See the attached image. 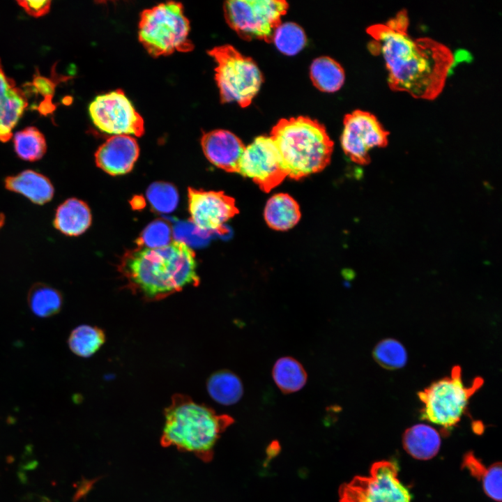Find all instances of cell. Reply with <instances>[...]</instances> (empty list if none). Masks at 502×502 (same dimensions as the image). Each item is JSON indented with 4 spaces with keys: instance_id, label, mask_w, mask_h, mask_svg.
<instances>
[{
    "instance_id": "obj_1",
    "label": "cell",
    "mask_w": 502,
    "mask_h": 502,
    "mask_svg": "<svg viewBox=\"0 0 502 502\" xmlns=\"http://www.w3.org/2000/svg\"><path fill=\"white\" fill-rule=\"evenodd\" d=\"M407 12L402 10L385 23L369 26L368 49L383 58L390 89L432 100L444 89L454 55L434 39L411 36Z\"/></svg>"
},
{
    "instance_id": "obj_2",
    "label": "cell",
    "mask_w": 502,
    "mask_h": 502,
    "mask_svg": "<svg viewBox=\"0 0 502 502\" xmlns=\"http://www.w3.org/2000/svg\"><path fill=\"white\" fill-rule=\"evenodd\" d=\"M119 271L130 290L146 301H160L199 284L195 254L185 242L178 240L162 248L129 250Z\"/></svg>"
},
{
    "instance_id": "obj_3",
    "label": "cell",
    "mask_w": 502,
    "mask_h": 502,
    "mask_svg": "<svg viewBox=\"0 0 502 502\" xmlns=\"http://www.w3.org/2000/svg\"><path fill=\"white\" fill-rule=\"evenodd\" d=\"M164 414L162 445L192 452L204 462L212 459L220 434L234 421L180 393L172 396Z\"/></svg>"
},
{
    "instance_id": "obj_4",
    "label": "cell",
    "mask_w": 502,
    "mask_h": 502,
    "mask_svg": "<svg viewBox=\"0 0 502 502\" xmlns=\"http://www.w3.org/2000/svg\"><path fill=\"white\" fill-rule=\"evenodd\" d=\"M270 137L292 179L319 172L330 162L333 142L325 126L317 120L303 116L281 119L273 127Z\"/></svg>"
},
{
    "instance_id": "obj_5",
    "label": "cell",
    "mask_w": 502,
    "mask_h": 502,
    "mask_svg": "<svg viewBox=\"0 0 502 502\" xmlns=\"http://www.w3.org/2000/svg\"><path fill=\"white\" fill-rule=\"evenodd\" d=\"M190 31V22L179 2L161 3L140 14L139 40L153 57L192 51Z\"/></svg>"
},
{
    "instance_id": "obj_6",
    "label": "cell",
    "mask_w": 502,
    "mask_h": 502,
    "mask_svg": "<svg viewBox=\"0 0 502 502\" xmlns=\"http://www.w3.org/2000/svg\"><path fill=\"white\" fill-rule=\"evenodd\" d=\"M208 54L216 63L215 79L221 102H235L241 107H248L264 82L254 61L231 45L215 47Z\"/></svg>"
},
{
    "instance_id": "obj_7",
    "label": "cell",
    "mask_w": 502,
    "mask_h": 502,
    "mask_svg": "<svg viewBox=\"0 0 502 502\" xmlns=\"http://www.w3.org/2000/svg\"><path fill=\"white\" fill-rule=\"evenodd\" d=\"M483 379L475 378L471 384H464L462 369L454 366L450 376L432 383L419 391L423 404L421 418L446 429H451L460 420L470 398L482 386Z\"/></svg>"
},
{
    "instance_id": "obj_8",
    "label": "cell",
    "mask_w": 502,
    "mask_h": 502,
    "mask_svg": "<svg viewBox=\"0 0 502 502\" xmlns=\"http://www.w3.org/2000/svg\"><path fill=\"white\" fill-rule=\"evenodd\" d=\"M289 4L283 0H231L223 5L225 19L242 39L273 42Z\"/></svg>"
},
{
    "instance_id": "obj_9",
    "label": "cell",
    "mask_w": 502,
    "mask_h": 502,
    "mask_svg": "<svg viewBox=\"0 0 502 502\" xmlns=\"http://www.w3.org/2000/svg\"><path fill=\"white\" fill-rule=\"evenodd\" d=\"M396 462H374L369 476H355L340 487V502H411V494L398 478Z\"/></svg>"
},
{
    "instance_id": "obj_10",
    "label": "cell",
    "mask_w": 502,
    "mask_h": 502,
    "mask_svg": "<svg viewBox=\"0 0 502 502\" xmlns=\"http://www.w3.org/2000/svg\"><path fill=\"white\" fill-rule=\"evenodd\" d=\"M89 112L93 124L102 132L136 137L144 133L142 117L121 89L96 97Z\"/></svg>"
},
{
    "instance_id": "obj_11",
    "label": "cell",
    "mask_w": 502,
    "mask_h": 502,
    "mask_svg": "<svg viewBox=\"0 0 502 502\" xmlns=\"http://www.w3.org/2000/svg\"><path fill=\"white\" fill-rule=\"evenodd\" d=\"M238 173L269 192L288 176L279 151L270 136H259L245 146Z\"/></svg>"
},
{
    "instance_id": "obj_12",
    "label": "cell",
    "mask_w": 502,
    "mask_h": 502,
    "mask_svg": "<svg viewBox=\"0 0 502 502\" xmlns=\"http://www.w3.org/2000/svg\"><path fill=\"white\" fill-rule=\"evenodd\" d=\"M341 146L346 155L353 162L365 165L370 162L369 151L388 144L389 135L376 117L362 110L347 114L344 119Z\"/></svg>"
},
{
    "instance_id": "obj_13",
    "label": "cell",
    "mask_w": 502,
    "mask_h": 502,
    "mask_svg": "<svg viewBox=\"0 0 502 502\" xmlns=\"http://www.w3.org/2000/svg\"><path fill=\"white\" fill-rule=\"evenodd\" d=\"M190 221L199 231H227L223 225L239 213L235 199L222 191L188 190Z\"/></svg>"
},
{
    "instance_id": "obj_14",
    "label": "cell",
    "mask_w": 502,
    "mask_h": 502,
    "mask_svg": "<svg viewBox=\"0 0 502 502\" xmlns=\"http://www.w3.org/2000/svg\"><path fill=\"white\" fill-rule=\"evenodd\" d=\"M201 145L211 163L227 172L238 173L245 146L235 134L227 130H213L202 135Z\"/></svg>"
},
{
    "instance_id": "obj_15",
    "label": "cell",
    "mask_w": 502,
    "mask_h": 502,
    "mask_svg": "<svg viewBox=\"0 0 502 502\" xmlns=\"http://www.w3.org/2000/svg\"><path fill=\"white\" fill-rule=\"evenodd\" d=\"M139 155L135 139L130 135H113L95 153L96 165L112 176L130 172Z\"/></svg>"
},
{
    "instance_id": "obj_16",
    "label": "cell",
    "mask_w": 502,
    "mask_h": 502,
    "mask_svg": "<svg viewBox=\"0 0 502 502\" xmlns=\"http://www.w3.org/2000/svg\"><path fill=\"white\" fill-rule=\"evenodd\" d=\"M28 106L25 93L4 73L0 59V142H6Z\"/></svg>"
},
{
    "instance_id": "obj_17",
    "label": "cell",
    "mask_w": 502,
    "mask_h": 502,
    "mask_svg": "<svg viewBox=\"0 0 502 502\" xmlns=\"http://www.w3.org/2000/svg\"><path fill=\"white\" fill-rule=\"evenodd\" d=\"M5 188L22 195L31 202L43 205L52 200L54 194V186L45 175L34 170L26 169L4 180Z\"/></svg>"
},
{
    "instance_id": "obj_18",
    "label": "cell",
    "mask_w": 502,
    "mask_h": 502,
    "mask_svg": "<svg viewBox=\"0 0 502 502\" xmlns=\"http://www.w3.org/2000/svg\"><path fill=\"white\" fill-rule=\"evenodd\" d=\"M91 213L82 200L69 198L56 208L53 224L61 233L77 236L84 233L91 224Z\"/></svg>"
},
{
    "instance_id": "obj_19",
    "label": "cell",
    "mask_w": 502,
    "mask_h": 502,
    "mask_svg": "<svg viewBox=\"0 0 502 502\" xmlns=\"http://www.w3.org/2000/svg\"><path fill=\"white\" fill-rule=\"evenodd\" d=\"M441 440L439 432L426 424H416L406 429L402 436L406 452L415 459L427 460L439 452Z\"/></svg>"
},
{
    "instance_id": "obj_20",
    "label": "cell",
    "mask_w": 502,
    "mask_h": 502,
    "mask_svg": "<svg viewBox=\"0 0 502 502\" xmlns=\"http://www.w3.org/2000/svg\"><path fill=\"white\" fill-rule=\"evenodd\" d=\"M264 216L270 228L286 231L299 222L301 213L298 202L291 195L277 193L268 199Z\"/></svg>"
},
{
    "instance_id": "obj_21",
    "label": "cell",
    "mask_w": 502,
    "mask_h": 502,
    "mask_svg": "<svg viewBox=\"0 0 502 502\" xmlns=\"http://www.w3.org/2000/svg\"><path fill=\"white\" fill-rule=\"evenodd\" d=\"M462 468L467 469L471 476L480 481L487 496L495 501H501V462H495L487 467L470 451L464 455Z\"/></svg>"
},
{
    "instance_id": "obj_22",
    "label": "cell",
    "mask_w": 502,
    "mask_h": 502,
    "mask_svg": "<svg viewBox=\"0 0 502 502\" xmlns=\"http://www.w3.org/2000/svg\"><path fill=\"white\" fill-rule=\"evenodd\" d=\"M310 76L317 89L327 93L340 89L345 79L342 66L329 56L315 59L310 66Z\"/></svg>"
},
{
    "instance_id": "obj_23",
    "label": "cell",
    "mask_w": 502,
    "mask_h": 502,
    "mask_svg": "<svg viewBox=\"0 0 502 502\" xmlns=\"http://www.w3.org/2000/svg\"><path fill=\"white\" fill-rule=\"evenodd\" d=\"M207 390L211 398L223 405L238 402L243 393L240 379L229 370L213 373L207 381Z\"/></svg>"
},
{
    "instance_id": "obj_24",
    "label": "cell",
    "mask_w": 502,
    "mask_h": 502,
    "mask_svg": "<svg viewBox=\"0 0 502 502\" xmlns=\"http://www.w3.org/2000/svg\"><path fill=\"white\" fill-rule=\"evenodd\" d=\"M273 378L285 394L300 390L307 382V373L299 361L292 357H282L275 363Z\"/></svg>"
},
{
    "instance_id": "obj_25",
    "label": "cell",
    "mask_w": 502,
    "mask_h": 502,
    "mask_svg": "<svg viewBox=\"0 0 502 502\" xmlns=\"http://www.w3.org/2000/svg\"><path fill=\"white\" fill-rule=\"evenodd\" d=\"M14 149L23 160L34 162L41 159L47 151L43 134L36 127L29 126L17 132L13 137Z\"/></svg>"
},
{
    "instance_id": "obj_26",
    "label": "cell",
    "mask_w": 502,
    "mask_h": 502,
    "mask_svg": "<svg viewBox=\"0 0 502 502\" xmlns=\"http://www.w3.org/2000/svg\"><path fill=\"white\" fill-rule=\"evenodd\" d=\"M28 303L32 312L39 317H48L57 313L62 305L59 291L45 284H35L28 294Z\"/></svg>"
},
{
    "instance_id": "obj_27",
    "label": "cell",
    "mask_w": 502,
    "mask_h": 502,
    "mask_svg": "<svg viewBox=\"0 0 502 502\" xmlns=\"http://www.w3.org/2000/svg\"><path fill=\"white\" fill-rule=\"evenodd\" d=\"M105 342V335L100 328L90 325L75 328L68 338L70 350L80 357H89L95 353Z\"/></svg>"
},
{
    "instance_id": "obj_28",
    "label": "cell",
    "mask_w": 502,
    "mask_h": 502,
    "mask_svg": "<svg viewBox=\"0 0 502 502\" xmlns=\"http://www.w3.org/2000/svg\"><path fill=\"white\" fill-rule=\"evenodd\" d=\"M273 42L277 50L287 56H294L306 45L307 37L303 28L294 22L281 23L275 30Z\"/></svg>"
},
{
    "instance_id": "obj_29",
    "label": "cell",
    "mask_w": 502,
    "mask_h": 502,
    "mask_svg": "<svg viewBox=\"0 0 502 502\" xmlns=\"http://www.w3.org/2000/svg\"><path fill=\"white\" fill-rule=\"evenodd\" d=\"M373 358L381 367L394 370L406 365L407 353L399 341L388 338L377 343L373 350Z\"/></svg>"
},
{
    "instance_id": "obj_30",
    "label": "cell",
    "mask_w": 502,
    "mask_h": 502,
    "mask_svg": "<svg viewBox=\"0 0 502 502\" xmlns=\"http://www.w3.org/2000/svg\"><path fill=\"white\" fill-rule=\"evenodd\" d=\"M146 197L157 212L168 213L174 211L178 203L176 188L171 183L155 182L146 190Z\"/></svg>"
},
{
    "instance_id": "obj_31",
    "label": "cell",
    "mask_w": 502,
    "mask_h": 502,
    "mask_svg": "<svg viewBox=\"0 0 502 502\" xmlns=\"http://www.w3.org/2000/svg\"><path fill=\"white\" fill-rule=\"evenodd\" d=\"M172 231L169 223L163 220L151 222L137 240L138 247L158 248L167 245L172 241Z\"/></svg>"
},
{
    "instance_id": "obj_32",
    "label": "cell",
    "mask_w": 502,
    "mask_h": 502,
    "mask_svg": "<svg viewBox=\"0 0 502 502\" xmlns=\"http://www.w3.org/2000/svg\"><path fill=\"white\" fill-rule=\"evenodd\" d=\"M27 85L30 86L36 93L45 98L38 107L42 114L47 115L55 109V105L52 104V100L56 85V82L37 73L34 75L32 82Z\"/></svg>"
},
{
    "instance_id": "obj_33",
    "label": "cell",
    "mask_w": 502,
    "mask_h": 502,
    "mask_svg": "<svg viewBox=\"0 0 502 502\" xmlns=\"http://www.w3.org/2000/svg\"><path fill=\"white\" fill-rule=\"evenodd\" d=\"M17 3L31 16L38 17L47 14L51 1H17Z\"/></svg>"
},
{
    "instance_id": "obj_34",
    "label": "cell",
    "mask_w": 502,
    "mask_h": 502,
    "mask_svg": "<svg viewBox=\"0 0 502 502\" xmlns=\"http://www.w3.org/2000/svg\"><path fill=\"white\" fill-rule=\"evenodd\" d=\"M20 502H52L49 499L45 496L29 494L24 496Z\"/></svg>"
},
{
    "instance_id": "obj_35",
    "label": "cell",
    "mask_w": 502,
    "mask_h": 502,
    "mask_svg": "<svg viewBox=\"0 0 502 502\" xmlns=\"http://www.w3.org/2000/svg\"><path fill=\"white\" fill-rule=\"evenodd\" d=\"M5 222V215L3 213H0V229L3 226Z\"/></svg>"
}]
</instances>
